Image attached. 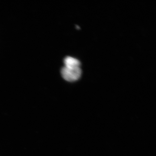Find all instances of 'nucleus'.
Masks as SVG:
<instances>
[{
  "mask_svg": "<svg viewBox=\"0 0 156 156\" xmlns=\"http://www.w3.org/2000/svg\"><path fill=\"white\" fill-rule=\"evenodd\" d=\"M81 73L80 67L69 68L64 66L61 71L62 77L66 81L69 82L77 81L80 78Z\"/></svg>",
  "mask_w": 156,
  "mask_h": 156,
  "instance_id": "f257e3e1",
  "label": "nucleus"
},
{
  "mask_svg": "<svg viewBox=\"0 0 156 156\" xmlns=\"http://www.w3.org/2000/svg\"><path fill=\"white\" fill-rule=\"evenodd\" d=\"M64 67L69 68L80 67L81 63L77 58L71 56H67L64 60Z\"/></svg>",
  "mask_w": 156,
  "mask_h": 156,
  "instance_id": "f03ea898",
  "label": "nucleus"
}]
</instances>
